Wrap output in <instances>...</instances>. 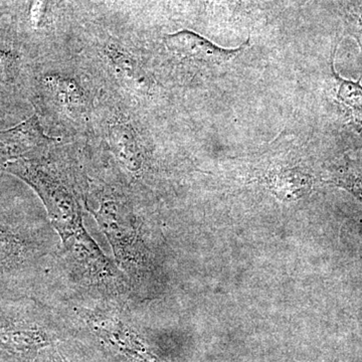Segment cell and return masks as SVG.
<instances>
[{
  "label": "cell",
  "mask_w": 362,
  "mask_h": 362,
  "mask_svg": "<svg viewBox=\"0 0 362 362\" xmlns=\"http://www.w3.org/2000/svg\"><path fill=\"white\" fill-rule=\"evenodd\" d=\"M333 182L362 201V150L343 158L333 173Z\"/></svg>",
  "instance_id": "ba28073f"
},
{
  "label": "cell",
  "mask_w": 362,
  "mask_h": 362,
  "mask_svg": "<svg viewBox=\"0 0 362 362\" xmlns=\"http://www.w3.org/2000/svg\"><path fill=\"white\" fill-rule=\"evenodd\" d=\"M338 45L333 47L330 58L333 99L338 111L352 131L362 140V75L357 81L343 78L335 69Z\"/></svg>",
  "instance_id": "3957f363"
},
{
  "label": "cell",
  "mask_w": 362,
  "mask_h": 362,
  "mask_svg": "<svg viewBox=\"0 0 362 362\" xmlns=\"http://www.w3.org/2000/svg\"><path fill=\"white\" fill-rule=\"evenodd\" d=\"M54 102L71 117L80 116L85 110V94L71 78L52 76L45 80Z\"/></svg>",
  "instance_id": "8992f818"
},
{
  "label": "cell",
  "mask_w": 362,
  "mask_h": 362,
  "mask_svg": "<svg viewBox=\"0 0 362 362\" xmlns=\"http://www.w3.org/2000/svg\"><path fill=\"white\" fill-rule=\"evenodd\" d=\"M7 170L25 181L40 195L66 246L78 264L87 263L100 254L99 247L86 233L80 206L71 190L49 170L30 160L7 164Z\"/></svg>",
  "instance_id": "6da1fadb"
},
{
  "label": "cell",
  "mask_w": 362,
  "mask_h": 362,
  "mask_svg": "<svg viewBox=\"0 0 362 362\" xmlns=\"http://www.w3.org/2000/svg\"><path fill=\"white\" fill-rule=\"evenodd\" d=\"M44 343L39 330L23 325H0V347L11 351H28Z\"/></svg>",
  "instance_id": "52a82bcc"
},
{
  "label": "cell",
  "mask_w": 362,
  "mask_h": 362,
  "mask_svg": "<svg viewBox=\"0 0 362 362\" xmlns=\"http://www.w3.org/2000/svg\"><path fill=\"white\" fill-rule=\"evenodd\" d=\"M111 63L116 66L118 73L125 77L133 78L136 75V66L134 62L122 52L117 51V49H111L108 54Z\"/></svg>",
  "instance_id": "8fae6325"
},
{
  "label": "cell",
  "mask_w": 362,
  "mask_h": 362,
  "mask_svg": "<svg viewBox=\"0 0 362 362\" xmlns=\"http://www.w3.org/2000/svg\"><path fill=\"white\" fill-rule=\"evenodd\" d=\"M37 117L33 116L13 129L0 132V156H18L49 144Z\"/></svg>",
  "instance_id": "277c9868"
},
{
  "label": "cell",
  "mask_w": 362,
  "mask_h": 362,
  "mask_svg": "<svg viewBox=\"0 0 362 362\" xmlns=\"http://www.w3.org/2000/svg\"><path fill=\"white\" fill-rule=\"evenodd\" d=\"M23 249L16 237L0 230V269L16 265L23 256Z\"/></svg>",
  "instance_id": "30bf717a"
},
{
  "label": "cell",
  "mask_w": 362,
  "mask_h": 362,
  "mask_svg": "<svg viewBox=\"0 0 362 362\" xmlns=\"http://www.w3.org/2000/svg\"><path fill=\"white\" fill-rule=\"evenodd\" d=\"M13 57L7 52H0V81H6L13 71Z\"/></svg>",
  "instance_id": "7c38bea8"
},
{
  "label": "cell",
  "mask_w": 362,
  "mask_h": 362,
  "mask_svg": "<svg viewBox=\"0 0 362 362\" xmlns=\"http://www.w3.org/2000/svg\"><path fill=\"white\" fill-rule=\"evenodd\" d=\"M165 44L169 51L183 61L206 66H218L244 54L250 47V39L235 49H225L199 33L185 30L166 35Z\"/></svg>",
  "instance_id": "7a4b0ae2"
},
{
  "label": "cell",
  "mask_w": 362,
  "mask_h": 362,
  "mask_svg": "<svg viewBox=\"0 0 362 362\" xmlns=\"http://www.w3.org/2000/svg\"><path fill=\"white\" fill-rule=\"evenodd\" d=\"M345 32L354 37L362 56V0H349L343 8Z\"/></svg>",
  "instance_id": "9c48e42d"
},
{
  "label": "cell",
  "mask_w": 362,
  "mask_h": 362,
  "mask_svg": "<svg viewBox=\"0 0 362 362\" xmlns=\"http://www.w3.org/2000/svg\"><path fill=\"white\" fill-rule=\"evenodd\" d=\"M109 143L114 156L128 170H139L142 165V152L137 134L129 123L116 122L110 126Z\"/></svg>",
  "instance_id": "5b68a950"
}]
</instances>
